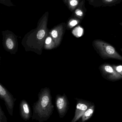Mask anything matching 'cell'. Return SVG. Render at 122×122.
Listing matches in <instances>:
<instances>
[{"instance_id":"6da1fadb","label":"cell","mask_w":122,"mask_h":122,"mask_svg":"<svg viewBox=\"0 0 122 122\" xmlns=\"http://www.w3.org/2000/svg\"><path fill=\"white\" fill-rule=\"evenodd\" d=\"M48 15V12H46L39 20L36 28L24 36L21 44L26 51H33L40 55L42 53L45 39L49 31L47 28Z\"/></svg>"},{"instance_id":"7a4b0ae2","label":"cell","mask_w":122,"mask_h":122,"mask_svg":"<svg viewBox=\"0 0 122 122\" xmlns=\"http://www.w3.org/2000/svg\"><path fill=\"white\" fill-rule=\"evenodd\" d=\"M53 109L50 89L46 87L41 89L38 100L34 106V114L40 118H46L51 115Z\"/></svg>"},{"instance_id":"3957f363","label":"cell","mask_w":122,"mask_h":122,"mask_svg":"<svg viewBox=\"0 0 122 122\" xmlns=\"http://www.w3.org/2000/svg\"><path fill=\"white\" fill-rule=\"evenodd\" d=\"M92 46L102 59H112L122 61V56L109 43L101 39H96L92 42Z\"/></svg>"},{"instance_id":"277c9868","label":"cell","mask_w":122,"mask_h":122,"mask_svg":"<svg viewBox=\"0 0 122 122\" xmlns=\"http://www.w3.org/2000/svg\"><path fill=\"white\" fill-rule=\"evenodd\" d=\"M2 45L4 50L11 54H15L18 49V37L13 32L8 30L3 31Z\"/></svg>"},{"instance_id":"5b68a950","label":"cell","mask_w":122,"mask_h":122,"mask_svg":"<svg viewBox=\"0 0 122 122\" xmlns=\"http://www.w3.org/2000/svg\"><path fill=\"white\" fill-rule=\"evenodd\" d=\"M99 69L102 77L108 81L115 82L122 80V76L115 70L112 64L109 63L102 64Z\"/></svg>"},{"instance_id":"8992f818","label":"cell","mask_w":122,"mask_h":122,"mask_svg":"<svg viewBox=\"0 0 122 122\" xmlns=\"http://www.w3.org/2000/svg\"><path fill=\"white\" fill-rule=\"evenodd\" d=\"M0 98L4 101L7 111L10 116L13 115L15 102L16 99L0 82Z\"/></svg>"},{"instance_id":"52a82bcc","label":"cell","mask_w":122,"mask_h":122,"mask_svg":"<svg viewBox=\"0 0 122 122\" xmlns=\"http://www.w3.org/2000/svg\"><path fill=\"white\" fill-rule=\"evenodd\" d=\"M66 27V23H62L54 26L49 31V35L52 37L57 47L61 44Z\"/></svg>"},{"instance_id":"ba28073f","label":"cell","mask_w":122,"mask_h":122,"mask_svg":"<svg viewBox=\"0 0 122 122\" xmlns=\"http://www.w3.org/2000/svg\"><path fill=\"white\" fill-rule=\"evenodd\" d=\"M76 99L77 103L74 117L71 122H76L81 117L85 111L92 104L87 101L79 99Z\"/></svg>"},{"instance_id":"9c48e42d","label":"cell","mask_w":122,"mask_h":122,"mask_svg":"<svg viewBox=\"0 0 122 122\" xmlns=\"http://www.w3.org/2000/svg\"><path fill=\"white\" fill-rule=\"evenodd\" d=\"M56 105L60 117H63L66 112L68 107V100L65 94L62 96H56Z\"/></svg>"},{"instance_id":"30bf717a","label":"cell","mask_w":122,"mask_h":122,"mask_svg":"<svg viewBox=\"0 0 122 122\" xmlns=\"http://www.w3.org/2000/svg\"><path fill=\"white\" fill-rule=\"evenodd\" d=\"M20 114L23 119L29 120L31 117V111L28 102L25 100H23L20 104Z\"/></svg>"},{"instance_id":"8fae6325","label":"cell","mask_w":122,"mask_h":122,"mask_svg":"<svg viewBox=\"0 0 122 122\" xmlns=\"http://www.w3.org/2000/svg\"><path fill=\"white\" fill-rule=\"evenodd\" d=\"M122 0H92V5L97 7L112 6L120 3Z\"/></svg>"},{"instance_id":"7c38bea8","label":"cell","mask_w":122,"mask_h":122,"mask_svg":"<svg viewBox=\"0 0 122 122\" xmlns=\"http://www.w3.org/2000/svg\"><path fill=\"white\" fill-rule=\"evenodd\" d=\"M85 0H82L79 3L74 12V18L82 20L84 17L86 10L85 6Z\"/></svg>"},{"instance_id":"4fadbf2b","label":"cell","mask_w":122,"mask_h":122,"mask_svg":"<svg viewBox=\"0 0 122 122\" xmlns=\"http://www.w3.org/2000/svg\"><path fill=\"white\" fill-rule=\"evenodd\" d=\"M56 48H57L56 45L52 37L48 33V36L45 39L43 48L46 50H51Z\"/></svg>"},{"instance_id":"5bb4252c","label":"cell","mask_w":122,"mask_h":122,"mask_svg":"<svg viewBox=\"0 0 122 122\" xmlns=\"http://www.w3.org/2000/svg\"><path fill=\"white\" fill-rule=\"evenodd\" d=\"M95 106L94 104L92 105L88 109L85 111L81 117L82 122H84L91 118L94 112Z\"/></svg>"},{"instance_id":"9a60e30c","label":"cell","mask_w":122,"mask_h":122,"mask_svg":"<svg viewBox=\"0 0 122 122\" xmlns=\"http://www.w3.org/2000/svg\"><path fill=\"white\" fill-rule=\"evenodd\" d=\"M80 0H67L66 4L69 9L73 11L79 5Z\"/></svg>"},{"instance_id":"2e32d148","label":"cell","mask_w":122,"mask_h":122,"mask_svg":"<svg viewBox=\"0 0 122 122\" xmlns=\"http://www.w3.org/2000/svg\"><path fill=\"white\" fill-rule=\"evenodd\" d=\"M80 20L76 18H72L69 20L66 25L67 28L68 29H71L76 25L80 22Z\"/></svg>"},{"instance_id":"e0dca14e","label":"cell","mask_w":122,"mask_h":122,"mask_svg":"<svg viewBox=\"0 0 122 122\" xmlns=\"http://www.w3.org/2000/svg\"><path fill=\"white\" fill-rule=\"evenodd\" d=\"M83 29L80 26H78L74 29L72 31L73 35L78 38L82 36L83 34Z\"/></svg>"},{"instance_id":"ac0fdd59","label":"cell","mask_w":122,"mask_h":122,"mask_svg":"<svg viewBox=\"0 0 122 122\" xmlns=\"http://www.w3.org/2000/svg\"><path fill=\"white\" fill-rule=\"evenodd\" d=\"M0 4L8 7L15 6L11 0H0Z\"/></svg>"},{"instance_id":"d6986e66","label":"cell","mask_w":122,"mask_h":122,"mask_svg":"<svg viewBox=\"0 0 122 122\" xmlns=\"http://www.w3.org/2000/svg\"><path fill=\"white\" fill-rule=\"evenodd\" d=\"M115 70L122 76V65H112Z\"/></svg>"},{"instance_id":"ffe728a7","label":"cell","mask_w":122,"mask_h":122,"mask_svg":"<svg viewBox=\"0 0 122 122\" xmlns=\"http://www.w3.org/2000/svg\"><path fill=\"white\" fill-rule=\"evenodd\" d=\"M0 122H4L3 120V118L0 115Z\"/></svg>"},{"instance_id":"44dd1931","label":"cell","mask_w":122,"mask_h":122,"mask_svg":"<svg viewBox=\"0 0 122 122\" xmlns=\"http://www.w3.org/2000/svg\"><path fill=\"white\" fill-rule=\"evenodd\" d=\"M63 1H64V2L66 4L67 3V0H63Z\"/></svg>"},{"instance_id":"7402d4cb","label":"cell","mask_w":122,"mask_h":122,"mask_svg":"<svg viewBox=\"0 0 122 122\" xmlns=\"http://www.w3.org/2000/svg\"><path fill=\"white\" fill-rule=\"evenodd\" d=\"M120 25H121L122 26V23H120Z\"/></svg>"},{"instance_id":"603a6c76","label":"cell","mask_w":122,"mask_h":122,"mask_svg":"<svg viewBox=\"0 0 122 122\" xmlns=\"http://www.w3.org/2000/svg\"><path fill=\"white\" fill-rule=\"evenodd\" d=\"M1 59V57L0 56V64Z\"/></svg>"},{"instance_id":"cb8c5ba5","label":"cell","mask_w":122,"mask_h":122,"mask_svg":"<svg viewBox=\"0 0 122 122\" xmlns=\"http://www.w3.org/2000/svg\"><path fill=\"white\" fill-rule=\"evenodd\" d=\"M120 51H121L122 52V47L120 48Z\"/></svg>"}]
</instances>
